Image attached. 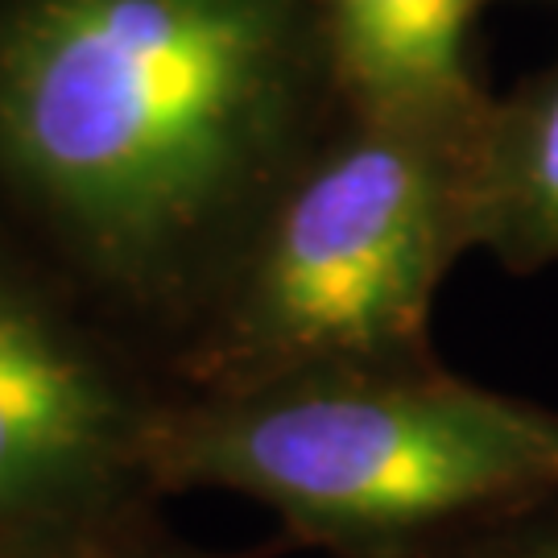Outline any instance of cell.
<instances>
[{
    "instance_id": "7",
    "label": "cell",
    "mask_w": 558,
    "mask_h": 558,
    "mask_svg": "<svg viewBox=\"0 0 558 558\" xmlns=\"http://www.w3.org/2000/svg\"><path fill=\"white\" fill-rule=\"evenodd\" d=\"M0 558H257L207 550L166 525L158 500L0 530Z\"/></svg>"
},
{
    "instance_id": "8",
    "label": "cell",
    "mask_w": 558,
    "mask_h": 558,
    "mask_svg": "<svg viewBox=\"0 0 558 558\" xmlns=\"http://www.w3.org/2000/svg\"><path fill=\"white\" fill-rule=\"evenodd\" d=\"M410 558H558V500L463 530Z\"/></svg>"
},
{
    "instance_id": "1",
    "label": "cell",
    "mask_w": 558,
    "mask_h": 558,
    "mask_svg": "<svg viewBox=\"0 0 558 558\" xmlns=\"http://www.w3.org/2000/svg\"><path fill=\"white\" fill-rule=\"evenodd\" d=\"M331 100L315 0H0V223L170 368Z\"/></svg>"
},
{
    "instance_id": "2",
    "label": "cell",
    "mask_w": 558,
    "mask_h": 558,
    "mask_svg": "<svg viewBox=\"0 0 558 558\" xmlns=\"http://www.w3.org/2000/svg\"><path fill=\"white\" fill-rule=\"evenodd\" d=\"M158 488L257 500L286 542L331 558H410L558 500V410L480 389L439 360L306 368L182 393Z\"/></svg>"
},
{
    "instance_id": "4",
    "label": "cell",
    "mask_w": 558,
    "mask_h": 558,
    "mask_svg": "<svg viewBox=\"0 0 558 558\" xmlns=\"http://www.w3.org/2000/svg\"><path fill=\"white\" fill-rule=\"evenodd\" d=\"M170 368L0 223V530L161 500Z\"/></svg>"
},
{
    "instance_id": "5",
    "label": "cell",
    "mask_w": 558,
    "mask_h": 558,
    "mask_svg": "<svg viewBox=\"0 0 558 558\" xmlns=\"http://www.w3.org/2000/svg\"><path fill=\"white\" fill-rule=\"evenodd\" d=\"M343 100L463 108L484 100L468 66L480 0H315Z\"/></svg>"
},
{
    "instance_id": "3",
    "label": "cell",
    "mask_w": 558,
    "mask_h": 558,
    "mask_svg": "<svg viewBox=\"0 0 558 558\" xmlns=\"http://www.w3.org/2000/svg\"><path fill=\"white\" fill-rule=\"evenodd\" d=\"M463 108L343 104L281 186L170 373L223 393L306 368L418 364L442 278L476 253V137Z\"/></svg>"
},
{
    "instance_id": "6",
    "label": "cell",
    "mask_w": 558,
    "mask_h": 558,
    "mask_svg": "<svg viewBox=\"0 0 558 558\" xmlns=\"http://www.w3.org/2000/svg\"><path fill=\"white\" fill-rule=\"evenodd\" d=\"M472 216L476 253L509 274L558 265V62L484 108Z\"/></svg>"
}]
</instances>
